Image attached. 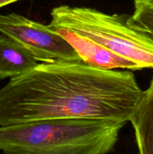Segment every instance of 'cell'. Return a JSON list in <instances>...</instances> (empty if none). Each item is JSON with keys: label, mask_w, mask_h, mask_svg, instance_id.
<instances>
[{"label": "cell", "mask_w": 153, "mask_h": 154, "mask_svg": "<svg viewBox=\"0 0 153 154\" xmlns=\"http://www.w3.org/2000/svg\"><path fill=\"white\" fill-rule=\"evenodd\" d=\"M53 31L62 36L77 53L83 63L92 67L101 69H126L140 70L132 62L119 57L88 38L62 27H50Z\"/></svg>", "instance_id": "5b68a950"}, {"label": "cell", "mask_w": 153, "mask_h": 154, "mask_svg": "<svg viewBox=\"0 0 153 154\" xmlns=\"http://www.w3.org/2000/svg\"><path fill=\"white\" fill-rule=\"evenodd\" d=\"M127 121L56 119L0 126L3 154H109Z\"/></svg>", "instance_id": "7a4b0ae2"}, {"label": "cell", "mask_w": 153, "mask_h": 154, "mask_svg": "<svg viewBox=\"0 0 153 154\" xmlns=\"http://www.w3.org/2000/svg\"><path fill=\"white\" fill-rule=\"evenodd\" d=\"M17 1H20V0H0V8Z\"/></svg>", "instance_id": "9c48e42d"}, {"label": "cell", "mask_w": 153, "mask_h": 154, "mask_svg": "<svg viewBox=\"0 0 153 154\" xmlns=\"http://www.w3.org/2000/svg\"><path fill=\"white\" fill-rule=\"evenodd\" d=\"M142 92L130 70L42 62L0 90V126L56 119L128 122Z\"/></svg>", "instance_id": "6da1fadb"}, {"label": "cell", "mask_w": 153, "mask_h": 154, "mask_svg": "<svg viewBox=\"0 0 153 154\" xmlns=\"http://www.w3.org/2000/svg\"><path fill=\"white\" fill-rule=\"evenodd\" d=\"M38 62L20 44L0 32V80L15 78L35 66Z\"/></svg>", "instance_id": "52a82bcc"}, {"label": "cell", "mask_w": 153, "mask_h": 154, "mask_svg": "<svg viewBox=\"0 0 153 154\" xmlns=\"http://www.w3.org/2000/svg\"><path fill=\"white\" fill-rule=\"evenodd\" d=\"M129 121L134 129L138 154H153V79L142 92Z\"/></svg>", "instance_id": "8992f818"}, {"label": "cell", "mask_w": 153, "mask_h": 154, "mask_svg": "<svg viewBox=\"0 0 153 154\" xmlns=\"http://www.w3.org/2000/svg\"><path fill=\"white\" fill-rule=\"evenodd\" d=\"M50 17V27L71 30L132 62L140 70L153 69V34L132 23L130 15L63 5L52 8Z\"/></svg>", "instance_id": "3957f363"}, {"label": "cell", "mask_w": 153, "mask_h": 154, "mask_svg": "<svg viewBox=\"0 0 153 154\" xmlns=\"http://www.w3.org/2000/svg\"><path fill=\"white\" fill-rule=\"evenodd\" d=\"M0 32L20 44L38 61H82L73 47L49 26L16 13L0 15Z\"/></svg>", "instance_id": "277c9868"}, {"label": "cell", "mask_w": 153, "mask_h": 154, "mask_svg": "<svg viewBox=\"0 0 153 154\" xmlns=\"http://www.w3.org/2000/svg\"><path fill=\"white\" fill-rule=\"evenodd\" d=\"M132 23L141 29L153 34V0H134Z\"/></svg>", "instance_id": "ba28073f"}]
</instances>
